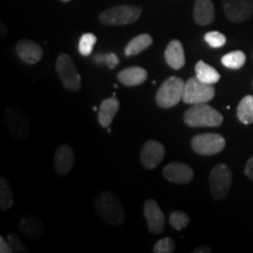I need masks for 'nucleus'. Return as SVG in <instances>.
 I'll use <instances>...</instances> for the list:
<instances>
[{"mask_svg":"<svg viewBox=\"0 0 253 253\" xmlns=\"http://www.w3.org/2000/svg\"><path fill=\"white\" fill-rule=\"evenodd\" d=\"M221 63L229 69H240L246 62V55L242 50H233L221 56Z\"/></svg>","mask_w":253,"mask_h":253,"instance_id":"obj_25","label":"nucleus"},{"mask_svg":"<svg viewBox=\"0 0 253 253\" xmlns=\"http://www.w3.org/2000/svg\"><path fill=\"white\" fill-rule=\"evenodd\" d=\"M209 181H210L211 196L216 201H220V199L226 197L231 185H232V171L226 164H217L211 170Z\"/></svg>","mask_w":253,"mask_h":253,"instance_id":"obj_8","label":"nucleus"},{"mask_svg":"<svg viewBox=\"0 0 253 253\" xmlns=\"http://www.w3.org/2000/svg\"><path fill=\"white\" fill-rule=\"evenodd\" d=\"M0 252L1 253H12L13 250H12L11 245H9L8 240L5 239L4 237H0Z\"/></svg>","mask_w":253,"mask_h":253,"instance_id":"obj_32","label":"nucleus"},{"mask_svg":"<svg viewBox=\"0 0 253 253\" xmlns=\"http://www.w3.org/2000/svg\"><path fill=\"white\" fill-rule=\"evenodd\" d=\"M61 1H63V2H69V1H72V0H61Z\"/></svg>","mask_w":253,"mask_h":253,"instance_id":"obj_36","label":"nucleus"},{"mask_svg":"<svg viewBox=\"0 0 253 253\" xmlns=\"http://www.w3.org/2000/svg\"><path fill=\"white\" fill-rule=\"evenodd\" d=\"M216 95L213 84H208L202 82L197 78H190L184 84L183 91V102L188 104L208 103Z\"/></svg>","mask_w":253,"mask_h":253,"instance_id":"obj_7","label":"nucleus"},{"mask_svg":"<svg viewBox=\"0 0 253 253\" xmlns=\"http://www.w3.org/2000/svg\"><path fill=\"white\" fill-rule=\"evenodd\" d=\"M148 79V72L144 68L132 66V67H126L119 72L118 80L121 82L123 86L126 87H136L145 82Z\"/></svg>","mask_w":253,"mask_h":253,"instance_id":"obj_18","label":"nucleus"},{"mask_svg":"<svg viewBox=\"0 0 253 253\" xmlns=\"http://www.w3.org/2000/svg\"><path fill=\"white\" fill-rule=\"evenodd\" d=\"M216 17L212 0H196L194 5L195 23L199 26L212 24Z\"/></svg>","mask_w":253,"mask_h":253,"instance_id":"obj_17","label":"nucleus"},{"mask_svg":"<svg viewBox=\"0 0 253 253\" xmlns=\"http://www.w3.org/2000/svg\"><path fill=\"white\" fill-rule=\"evenodd\" d=\"M196 78L199 79L202 82L208 84H214L220 80V74L213 68L212 66L208 65L204 61H198L195 66Z\"/></svg>","mask_w":253,"mask_h":253,"instance_id":"obj_22","label":"nucleus"},{"mask_svg":"<svg viewBox=\"0 0 253 253\" xmlns=\"http://www.w3.org/2000/svg\"><path fill=\"white\" fill-rule=\"evenodd\" d=\"M19 230H20L28 239L37 240L43 235L45 226H43L42 221L40 219H38L36 217L28 216L21 218L20 221H19Z\"/></svg>","mask_w":253,"mask_h":253,"instance_id":"obj_20","label":"nucleus"},{"mask_svg":"<svg viewBox=\"0 0 253 253\" xmlns=\"http://www.w3.org/2000/svg\"><path fill=\"white\" fill-rule=\"evenodd\" d=\"M210 252H212V250H211V248H209V246H199V248L194 250V253H210Z\"/></svg>","mask_w":253,"mask_h":253,"instance_id":"obj_34","label":"nucleus"},{"mask_svg":"<svg viewBox=\"0 0 253 253\" xmlns=\"http://www.w3.org/2000/svg\"><path fill=\"white\" fill-rule=\"evenodd\" d=\"M75 163V154L71 145L61 144L54 153V168L60 176H66L72 171Z\"/></svg>","mask_w":253,"mask_h":253,"instance_id":"obj_15","label":"nucleus"},{"mask_svg":"<svg viewBox=\"0 0 253 253\" xmlns=\"http://www.w3.org/2000/svg\"><path fill=\"white\" fill-rule=\"evenodd\" d=\"M154 40L153 37L150 34L143 33L140 34V36L132 38V39L126 43V48H125V55L126 56H134L140 54V53L143 52L153 45Z\"/></svg>","mask_w":253,"mask_h":253,"instance_id":"obj_21","label":"nucleus"},{"mask_svg":"<svg viewBox=\"0 0 253 253\" xmlns=\"http://www.w3.org/2000/svg\"><path fill=\"white\" fill-rule=\"evenodd\" d=\"M94 63L97 65H104L110 69H113L115 66L119 65V58L118 55L114 53H107V54H97L93 58Z\"/></svg>","mask_w":253,"mask_h":253,"instance_id":"obj_29","label":"nucleus"},{"mask_svg":"<svg viewBox=\"0 0 253 253\" xmlns=\"http://www.w3.org/2000/svg\"><path fill=\"white\" fill-rule=\"evenodd\" d=\"M96 41L97 38L93 33L82 34L80 41H79V52H80V54L84 56H89L93 52Z\"/></svg>","mask_w":253,"mask_h":253,"instance_id":"obj_26","label":"nucleus"},{"mask_svg":"<svg viewBox=\"0 0 253 253\" xmlns=\"http://www.w3.org/2000/svg\"><path fill=\"white\" fill-rule=\"evenodd\" d=\"M95 210L101 219L109 225L120 226L126 221L123 204L113 192H100L95 198Z\"/></svg>","mask_w":253,"mask_h":253,"instance_id":"obj_1","label":"nucleus"},{"mask_svg":"<svg viewBox=\"0 0 253 253\" xmlns=\"http://www.w3.org/2000/svg\"><path fill=\"white\" fill-rule=\"evenodd\" d=\"M169 223H170V225L173 227V229L177 231H181L183 229H185V227L189 225L190 218L188 214H186L185 212H183V211L176 210V211H173L171 214H170Z\"/></svg>","mask_w":253,"mask_h":253,"instance_id":"obj_27","label":"nucleus"},{"mask_svg":"<svg viewBox=\"0 0 253 253\" xmlns=\"http://www.w3.org/2000/svg\"><path fill=\"white\" fill-rule=\"evenodd\" d=\"M55 71L58 73V77L66 89L71 91H79L81 89V75L78 72L74 61L68 54L61 53L58 56L55 62Z\"/></svg>","mask_w":253,"mask_h":253,"instance_id":"obj_5","label":"nucleus"},{"mask_svg":"<svg viewBox=\"0 0 253 253\" xmlns=\"http://www.w3.org/2000/svg\"><path fill=\"white\" fill-rule=\"evenodd\" d=\"M163 176L168 181L175 184H188L194 179L195 172L188 164L172 162L164 167Z\"/></svg>","mask_w":253,"mask_h":253,"instance_id":"obj_13","label":"nucleus"},{"mask_svg":"<svg viewBox=\"0 0 253 253\" xmlns=\"http://www.w3.org/2000/svg\"><path fill=\"white\" fill-rule=\"evenodd\" d=\"M164 59H166L168 66L175 69V71H178V69L184 67L185 53L181 41L173 39L168 43L166 52H164Z\"/></svg>","mask_w":253,"mask_h":253,"instance_id":"obj_16","label":"nucleus"},{"mask_svg":"<svg viewBox=\"0 0 253 253\" xmlns=\"http://www.w3.org/2000/svg\"><path fill=\"white\" fill-rule=\"evenodd\" d=\"M14 203L13 190L5 177L0 178V209L2 211H7Z\"/></svg>","mask_w":253,"mask_h":253,"instance_id":"obj_24","label":"nucleus"},{"mask_svg":"<svg viewBox=\"0 0 253 253\" xmlns=\"http://www.w3.org/2000/svg\"><path fill=\"white\" fill-rule=\"evenodd\" d=\"M15 53L18 58L27 65H36L43 56V50L40 45L30 39H21L18 41L15 46Z\"/></svg>","mask_w":253,"mask_h":253,"instance_id":"obj_14","label":"nucleus"},{"mask_svg":"<svg viewBox=\"0 0 253 253\" xmlns=\"http://www.w3.org/2000/svg\"><path fill=\"white\" fill-rule=\"evenodd\" d=\"M176 244L175 242L169 237H166V238L160 239L156 244L154 245L153 251L155 253H172L175 251Z\"/></svg>","mask_w":253,"mask_h":253,"instance_id":"obj_30","label":"nucleus"},{"mask_svg":"<svg viewBox=\"0 0 253 253\" xmlns=\"http://www.w3.org/2000/svg\"><path fill=\"white\" fill-rule=\"evenodd\" d=\"M142 8L134 5H118L104 9L99 15L101 24L108 26H125L130 25L140 19Z\"/></svg>","mask_w":253,"mask_h":253,"instance_id":"obj_3","label":"nucleus"},{"mask_svg":"<svg viewBox=\"0 0 253 253\" xmlns=\"http://www.w3.org/2000/svg\"><path fill=\"white\" fill-rule=\"evenodd\" d=\"M184 123L191 128H214L224 121L223 115L208 103L192 104L183 116Z\"/></svg>","mask_w":253,"mask_h":253,"instance_id":"obj_2","label":"nucleus"},{"mask_svg":"<svg viewBox=\"0 0 253 253\" xmlns=\"http://www.w3.org/2000/svg\"><path fill=\"white\" fill-rule=\"evenodd\" d=\"M244 172H245V175H246V177H248V178H250L251 181H253V156L250 158V160L248 161V163H246Z\"/></svg>","mask_w":253,"mask_h":253,"instance_id":"obj_33","label":"nucleus"},{"mask_svg":"<svg viewBox=\"0 0 253 253\" xmlns=\"http://www.w3.org/2000/svg\"><path fill=\"white\" fill-rule=\"evenodd\" d=\"M4 122L9 135L15 140L24 141L30 135V121L26 113L17 107H8L5 110Z\"/></svg>","mask_w":253,"mask_h":253,"instance_id":"obj_6","label":"nucleus"},{"mask_svg":"<svg viewBox=\"0 0 253 253\" xmlns=\"http://www.w3.org/2000/svg\"><path fill=\"white\" fill-rule=\"evenodd\" d=\"M166 155V148L161 142L150 140L143 144L141 150V163L145 169H155L160 166Z\"/></svg>","mask_w":253,"mask_h":253,"instance_id":"obj_12","label":"nucleus"},{"mask_svg":"<svg viewBox=\"0 0 253 253\" xmlns=\"http://www.w3.org/2000/svg\"><path fill=\"white\" fill-rule=\"evenodd\" d=\"M204 40L212 48H220V47H223L226 43V37L217 31L208 32L204 36Z\"/></svg>","mask_w":253,"mask_h":253,"instance_id":"obj_28","label":"nucleus"},{"mask_svg":"<svg viewBox=\"0 0 253 253\" xmlns=\"http://www.w3.org/2000/svg\"><path fill=\"white\" fill-rule=\"evenodd\" d=\"M184 84L185 82L178 77H170L164 80L155 96L157 106L164 109L173 108L177 106L183 99Z\"/></svg>","mask_w":253,"mask_h":253,"instance_id":"obj_4","label":"nucleus"},{"mask_svg":"<svg viewBox=\"0 0 253 253\" xmlns=\"http://www.w3.org/2000/svg\"><path fill=\"white\" fill-rule=\"evenodd\" d=\"M237 118L243 125L253 123V95H246L243 97L237 108Z\"/></svg>","mask_w":253,"mask_h":253,"instance_id":"obj_23","label":"nucleus"},{"mask_svg":"<svg viewBox=\"0 0 253 253\" xmlns=\"http://www.w3.org/2000/svg\"><path fill=\"white\" fill-rule=\"evenodd\" d=\"M226 141L223 136L214 132H205L198 134L192 137L191 147L192 150L202 156H212L224 150Z\"/></svg>","mask_w":253,"mask_h":253,"instance_id":"obj_9","label":"nucleus"},{"mask_svg":"<svg viewBox=\"0 0 253 253\" xmlns=\"http://www.w3.org/2000/svg\"><path fill=\"white\" fill-rule=\"evenodd\" d=\"M143 214L148 224V230L153 235H160L163 232L166 217L163 211L161 210L160 205L154 199H147L144 202Z\"/></svg>","mask_w":253,"mask_h":253,"instance_id":"obj_11","label":"nucleus"},{"mask_svg":"<svg viewBox=\"0 0 253 253\" xmlns=\"http://www.w3.org/2000/svg\"><path fill=\"white\" fill-rule=\"evenodd\" d=\"M120 109V102L115 96L109 97V99L103 100L100 104L99 108V123L103 128H108L112 125V122L115 119L116 114H118Z\"/></svg>","mask_w":253,"mask_h":253,"instance_id":"obj_19","label":"nucleus"},{"mask_svg":"<svg viewBox=\"0 0 253 253\" xmlns=\"http://www.w3.org/2000/svg\"><path fill=\"white\" fill-rule=\"evenodd\" d=\"M7 240L9 243V245H11L12 250H13V252H17V253H26L27 252V249L26 246L24 245V243L21 242V239L19 238V236L17 233H9L7 236Z\"/></svg>","mask_w":253,"mask_h":253,"instance_id":"obj_31","label":"nucleus"},{"mask_svg":"<svg viewBox=\"0 0 253 253\" xmlns=\"http://www.w3.org/2000/svg\"><path fill=\"white\" fill-rule=\"evenodd\" d=\"M221 7L232 23H243L253 14V0H223Z\"/></svg>","mask_w":253,"mask_h":253,"instance_id":"obj_10","label":"nucleus"},{"mask_svg":"<svg viewBox=\"0 0 253 253\" xmlns=\"http://www.w3.org/2000/svg\"><path fill=\"white\" fill-rule=\"evenodd\" d=\"M7 36V31H6V27L4 26V24L1 23V38H4Z\"/></svg>","mask_w":253,"mask_h":253,"instance_id":"obj_35","label":"nucleus"}]
</instances>
